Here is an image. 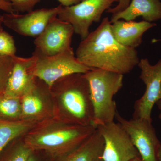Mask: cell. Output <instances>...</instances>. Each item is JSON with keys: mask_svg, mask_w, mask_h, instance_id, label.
I'll use <instances>...</instances> for the list:
<instances>
[{"mask_svg": "<svg viewBox=\"0 0 161 161\" xmlns=\"http://www.w3.org/2000/svg\"><path fill=\"white\" fill-rule=\"evenodd\" d=\"M3 1H8V0H3ZM8 2H9V1H8Z\"/></svg>", "mask_w": 161, "mask_h": 161, "instance_id": "d6a6232c", "label": "cell"}, {"mask_svg": "<svg viewBox=\"0 0 161 161\" xmlns=\"http://www.w3.org/2000/svg\"><path fill=\"white\" fill-rule=\"evenodd\" d=\"M50 89L37 78L35 86L21 98L22 120L38 124L56 116V108Z\"/></svg>", "mask_w": 161, "mask_h": 161, "instance_id": "30bf717a", "label": "cell"}, {"mask_svg": "<svg viewBox=\"0 0 161 161\" xmlns=\"http://www.w3.org/2000/svg\"><path fill=\"white\" fill-rule=\"evenodd\" d=\"M156 25V23L144 20L137 22L119 20L111 24V30L119 43L127 47L136 49L142 42L144 34Z\"/></svg>", "mask_w": 161, "mask_h": 161, "instance_id": "5bb4252c", "label": "cell"}, {"mask_svg": "<svg viewBox=\"0 0 161 161\" xmlns=\"http://www.w3.org/2000/svg\"><path fill=\"white\" fill-rule=\"evenodd\" d=\"M3 16L0 14V31L3 30Z\"/></svg>", "mask_w": 161, "mask_h": 161, "instance_id": "4316f807", "label": "cell"}, {"mask_svg": "<svg viewBox=\"0 0 161 161\" xmlns=\"http://www.w3.org/2000/svg\"><path fill=\"white\" fill-rule=\"evenodd\" d=\"M108 17L103 18L100 25L91 32L76 49L78 60L92 69H98L122 75L132 71L139 62L136 49L119 43L112 33Z\"/></svg>", "mask_w": 161, "mask_h": 161, "instance_id": "6da1fadb", "label": "cell"}, {"mask_svg": "<svg viewBox=\"0 0 161 161\" xmlns=\"http://www.w3.org/2000/svg\"><path fill=\"white\" fill-rule=\"evenodd\" d=\"M161 41V39H153L152 40V43H157V42H159V41Z\"/></svg>", "mask_w": 161, "mask_h": 161, "instance_id": "4dcf8cb0", "label": "cell"}, {"mask_svg": "<svg viewBox=\"0 0 161 161\" xmlns=\"http://www.w3.org/2000/svg\"><path fill=\"white\" fill-rule=\"evenodd\" d=\"M83 75L89 85L93 125L97 128L113 121L117 110L113 98L122 87L124 75L98 69H93Z\"/></svg>", "mask_w": 161, "mask_h": 161, "instance_id": "277c9868", "label": "cell"}, {"mask_svg": "<svg viewBox=\"0 0 161 161\" xmlns=\"http://www.w3.org/2000/svg\"><path fill=\"white\" fill-rule=\"evenodd\" d=\"M0 10L6 12V13H14L15 12L11 3L8 1L0 0Z\"/></svg>", "mask_w": 161, "mask_h": 161, "instance_id": "d4e9b609", "label": "cell"}, {"mask_svg": "<svg viewBox=\"0 0 161 161\" xmlns=\"http://www.w3.org/2000/svg\"><path fill=\"white\" fill-rule=\"evenodd\" d=\"M160 100H161V89L160 92Z\"/></svg>", "mask_w": 161, "mask_h": 161, "instance_id": "1f68e13d", "label": "cell"}, {"mask_svg": "<svg viewBox=\"0 0 161 161\" xmlns=\"http://www.w3.org/2000/svg\"><path fill=\"white\" fill-rule=\"evenodd\" d=\"M158 161H161V142L158 155Z\"/></svg>", "mask_w": 161, "mask_h": 161, "instance_id": "f1b7e54d", "label": "cell"}, {"mask_svg": "<svg viewBox=\"0 0 161 161\" xmlns=\"http://www.w3.org/2000/svg\"><path fill=\"white\" fill-rule=\"evenodd\" d=\"M13 68L3 94L21 98L35 86L37 78L34 71L37 57L33 53L29 58L13 57Z\"/></svg>", "mask_w": 161, "mask_h": 161, "instance_id": "4fadbf2b", "label": "cell"}, {"mask_svg": "<svg viewBox=\"0 0 161 161\" xmlns=\"http://www.w3.org/2000/svg\"><path fill=\"white\" fill-rule=\"evenodd\" d=\"M63 7H68L76 5L83 0H58Z\"/></svg>", "mask_w": 161, "mask_h": 161, "instance_id": "484cf974", "label": "cell"}, {"mask_svg": "<svg viewBox=\"0 0 161 161\" xmlns=\"http://www.w3.org/2000/svg\"><path fill=\"white\" fill-rule=\"evenodd\" d=\"M104 140L103 161H130L140 157L126 132L113 121L97 127Z\"/></svg>", "mask_w": 161, "mask_h": 161, "instance_id": "ba28073f", "label": "cell"}, {"mask_svg": "<svg viewBox=\"0 0 161 161\" xmlns=\"http://www.w3.org/2000/svg\"><path fill=\"white\" fill-rule=\"evenodd\" d=\"M11 3L15 12H28L33 10L34 7L40 0H8Z\"/></svg>", "mask_w": 161, "mask_h": 161, "instance_id": "7402d4cb", "label": "cell"}, {"mask_svg": "<svg viewBox=\"0 0 161 161\" xmlns=\"http://www.w3.org/2000/svg\"><path fill=\"white\" fill-rule=\"evenodd\" d=\"M50 91L53 99L56 100V116L74 125H94L89 85L83 74H72L60 78Z\"/></svg>", "mask_w": 161, "mask_h": 161, "instance_id": "3957f363", "label": "cell"}, {"mask_svg": "<svg viewBox=\"0 0 161 161\" xmlns=\"http://www.w3.org/2000/svg\"><path fill=\"white\" fill-rule=\"evenodd\" d=\"M157 105L160 111V113L159 115V117L160 119H161V100H159L157 102Z\"/></svg>", "mask_w": 161, "mask_h": 161, "instance_id": "83f0119b", "label": "cell"}, {"mask_svg": "<svg viewBox=\"0 0 161 161\" xmlns=\"http://www.w3.org/2000/svg\"><path fill=\"white\" fill-rule=\"evenodd\" d=\"M74 28L70 23L57 17L48 23L41 34L36 38L34 53L53 56L71 49Z\"/></svg>", "mask_w": 161, "mask_h": 161, "instance_id": "8fae6325", "label": "cell"}, {"mask_svg": "<svg viewBox=\"0 0 161 161\" xmlns=\"http://www.w3.org/2000/svg\"><path fill=\"white\" fill-rule=\"evenodd\" d=\"M139 17L150 23L161 20V0H132L126 9L112 14L110 22L112 23L121 19L134 21Z\"/></svg>", "mask_w": 161, "mask_h": 161, "instance_id": "9a60e30c", "label": "cell"}, {"mask_svg": "<svg viewBox=\"0 0 161 161\" xmlns=\"http://www.w3.org/2000/svg\"><path fill=\"white\" fill-rule=\"evenodd\" d=\"M131 0H119L118 4L114 8H110L106 11L108 13L115 14L123 11L130 5Z\"/></svg>", "mask_w": 161, "mask_h": 161, "instance_id": "cb8c5ba5", "label": "cell"}, {"mask_svg": "<svg viewBox=\"0 0 161 161\" xmlns=\"http://www.w3.org/2000/svg\"><path fill=\"white\" fill-rule=\"evenodd\" d=\"M32 152L23 139L13 141L0 153V161H27Z\"/></svg>", "mask_w": 161, "mask_h": 161, "instance_id": "d6986e66", "label": "cell"}, {"mask_svg": "<svg viewBox=\"0 0 161 161\" xmlns=\"http://www.w3.org/2000/svg\"><path fill=\"white\" fill-rule=\"evenodd\" d=\"M129 135L143 161H158L161 142L152 121L133 118L128 120L116 112L115 118Z\"/></svg>", "mask_w": 161, "mask_h": 161, "instance_id": "52a82bcc", "label": "cell"}, {"mask_svg": "<svg viewBox=\"0 0 161 161\" xmlns=\"http://www.w3.org/2000/svg\"><path fill=\"white\" fill-rule=\"evenodd\" d=\"M36 125L26 120H0V153L11 142L20 136H24Z\"/></svg>", "mask_w": 161, "mask_h": 161, "instance_id": "e0dca14e", "label": "cell"}, {"mask_svg": "<svg viewBox=\"0 0 161 161\" xmlns=\"http://www.w3.org/2000/svg\"><path fill=\"white\" fill-rule=\"evenodd\" d=\"M62 5L54 8L36 9L24 14L6 13L3 14V25L24 36L36 38L53 19L58 17Z\"/></svg>", "mask_w": 161, "mask_h": 161, "instance_id": "7c38bea8", "label": "cell"}, {"mask_svg": "<svg viewBox=\"0 0 161 161\" xmlns=\"http://www.w3.org/2000/svg\"><path fill=\"white\" fill-rule=\"evenodd\" d=\"M119 0H83L73 6L62 7L58 17L69 23L74 33L83 40L89 34L92 23H98L105 11Z\"/></svg>", "mask_w": 161, "mask_h": 161, "instance_id": "8992f818", "label": "cell"}, {"mask_svg": "<svg viewBox=\"0 0 161 161\" xmlns=\"http://www.w3.org/2000/svg\"><path fill=\"white\" fill-rule=\"evenodd\" d=\"M104 140L96 129L78 147L54 161H103Z\"/></svg>", "mask_w": 161, "mask_h": 161, "instance_id": "2e32d148", "label": "cell"}, {"mask_svg": "<svg viewBox=\"0 0 161 161\" xmlns=\"http://www.w3.org/2000/svg\"><path fill=\"white\" fill-rule=\"evenodd\" d=\"M14 64L13 57L0 56V94L5 92Z\"/></svg>", "mask_w": 161, "mask_h": 161, "instance_id": "ffe728a7", "label": "cell"}, {"mask_svg": "<svg viewBox=\"0 0 161 161\" xmlns=\"http://www.w3.org/2000/svg\"><path fill=\"white\" fill-rule=\"evenodd\" d=\"M16 47L11 35L3 30L0 31V56L14 57Z\"/></svg>", "mask_w": 161, "mask_h": 161, "instance_id": "44dd1931", "label": "cell"}, {"mask_svg": "<svg viewBox=\"0 0 161 161\" xmlns=\"http://www.w3.org/2000/svg\"><path fill=\"white\" fill-rule=\"evenodd\" d=\"M27 161H53L52 159L44 152L33 151Z\"/></svg>", "mask_w": 161, "mask_h": 161, "instance_id": "603a6c76", "label": "cell"}, {"mask_svg": "<svg viewBox=\"0 0 161 161\" xmlns=\"http://www.w3.org/2000/svg\"><path fill=\"white\" fill-rule=\"evenodd\" d=\"M141 70L140 78L146 85L144 95L136 101L133 118L152 121L151 113L154 104L160 100L161 89V59L154 65L147 58L140 60L137 64Z\"/></svg>", "mask_w": 161, "mask_h": 161, "instance_id": "9c48e42d", "label": "cell"}, {"mask_svg": "<svg viewBox=\"0 0 161 161\" xmlns=\"http://www.w3.org/2000/svg\"><path fill=\"white\" fill-rule=\"evenodd\" d=\"M22 120L21 98L0 94V120Z\"/></svg>", "mask_w": 161, "mask_h": 161, "instance_id": "ac0fdd59", "label": "cell"}, {"mask_svg": "<svg viewBox=\"0 0 161 161\" xmlns=\"http://www.w3.org/2000/svg\"><path fill=\"white\" fill-rule=\"evenodd\" d=\"M36 55L34 74L43 81L50 89L60 78L74 74H85L92 69L80 63L73 48L51 56Z\"/></svg>", "mask_w": 161, "mask_h": 161, "instance_id": "5b68a950", "label": "cell"}, {"mask_svg": "<svg viewBox=\"0 0 161 161\" xmlns=\"http://www.w3.org/2000/svg\"><path fill=\"white\" fill-rule=\"evenodd\" d=\"M130 161H143L141 157H136L133 158V159L131 160Z\"/></svg>", "mask_w": 161, "mask_h": 161, "instance_id": "f546056e", "label": "cell"}, {"mask_svg": "<svg viewBox=\"0 0 161 161\" xmlns=\"http://www.w3.org/2000/svg\"><path fill=\"white\" fill-rule=\"evenodd\" d=\"M96 129L93 125H74L55 116L37 124L23 141L32 150L44 152L54 161L78 147Z\"/></svg>", "mask_w": 161, "mask_h": 161, "instance_id": "7a4b0ae2", "label": "cell"}]
</instances>
